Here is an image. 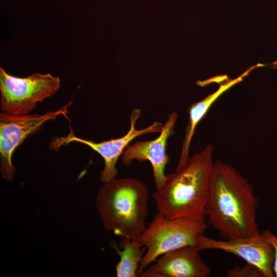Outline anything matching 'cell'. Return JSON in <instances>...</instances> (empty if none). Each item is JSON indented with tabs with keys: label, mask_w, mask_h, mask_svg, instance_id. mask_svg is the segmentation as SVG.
Wrapping results in <instances>:
<instances>
[{
	"label": "cell",
	"mask_w": 277,
	"mask_h": 277,
	"mask_svg": "<svg viewBox=\"0 0 277 277\" xmlns=\"http://www.w3.org/2000/svg\"><path fill=\"white\" fill-rule=\"evenodd\" d=\"M260 67L259 64L252 66L240 76L232 80H227L222 84L214 92L208 95L201 101L194 103L187 109L189 120L185 129V133L182 144L179 161L175 169L178 171L184 167L188 162L189 156L190 144L197 124L207 113L214 102L225 91L233 86L242 81L251 71Z\"/></svg>",
	"instance_id": "cell-11"
},
{
	"label": "cell",
	"mask_w": 277,
	"mask_h": 277,
	"mask_svg": "<svg viewBox=\"0 0 277 277\" xmlns=\"http://www.w3.org/2000/svg\"><path fill=\"white\" fill-rule=\"evenodd\" d=\"M72 102L56 111L44 114L14 115L7 113L0 114L1 171L3 179H12L15 171L12 156L15 149L30 134L38 130L46 122L55 120L60 115L66 117Z\"/></svg>",
	"instance_id": "cell-6"
},
{
	"label": "cell",
	"mask_w": 277,
	"mask_h": 277,
	"mask_svg": "<svg viewBox=\"0 0 277 277\" xmlns=\"http://www.w3.org/2000/svg\"><path fill=\"white\" fill-rule=\"evenodd\" d=\"M142 114L141 110L134 109L131 113L129 130L124 136L117 138L111 139L101 142H95L84 140L74 135L73 131L66 136L56 137L50 143V148L58 150L61 146L72 142H78L85 144L98 153L104 161V166L101 172V181L103 183L115 178L118 173L116 168L117 162L130 143L134 138L148 133L160 132L163 124L157 121L143 129H137L136 124Z\"/></svg>",
	"instance_id": "cell-7"
},
{
	"label": "cell",
	"mask_w": 277,
	"mask_h": 277,
	"mask_svg": "<svg viewBox=\"0 0 277 277\" xmlns=\"http://www.w3.org/2000/svg\"><path fill=\"white\" fill-rule=\"evenodd\" d=\"M199 250L186 246L160 256L142 271L141 277H207L210 268L202 259Z\"/></svg>",
	"instance_id": "cell-10"
},
{
	"label": "cell",
	"mask_w": 277,
	"mask_h": 277,
	"mask_svg": "<svg viewBox=\"0 0 277 277\" xmlns=\"http://www.w3.org/2000/svg\"><path fill=\"white\" fill-rule=\"evenodd\" d=\"M227 277H264L261 271L255 266L246 263L243 266H235L229 269Z\"/></svg>",
	"instance_id": "cell-13"
},
{
	"label": "cell",
	"mask_w": 277,
	"mask_h": 277,
	"mask_svg": "<svg viewBox=\"0 0 277 277\" xmlns=\"http://www.w3.org/2000/svg\"><path fill=\"white\" fill-rule=\"evenodd\" d=\"M122 250L115 247L120 260L116 266L118 277H137L140 263L145 250L136 239L122 238L120 242Z\"/></svg>",
	"instance_id": "cell-12"
},
{
	"label": "cell",
	"mask_w": 277,
	"mask_h": 277,
	"mask_svg": "<svg viewBox=\"0 0 277 277\" xmlns=\"http://www.w3.org/2000/svg\"><path fill=\"white\" fill-rule=\"evenodd\" d=\"M262 234L273 247L274 253L273 271L274 276L277 277V236L270 230L266 229L262 231Z\"/></svg>",
	"instance_id": "cell-14"
},
{
	"label": "cell",
	"mask_w": 277,
	"mask_h": 277,
	"mask_svg": "<svg viewBox=\"0 0 277 277\" xmlns=\"http://www.w3.org/2000/svg\"><path fill=\"white\" fill-rule=\"evenodd\" d=\"M60 86V78L50 73H35L19 77L0 67L1 109L14 115L28 114L38 103L54 94Z\"/></svg>",
	"instance_id": "cell-5"
},
{
	"label": "cell",
	"mask_w": 277,
	"mask_h": 277,
	"mask_svg": "<svg viewBox=\"0 0 277 277\" xmlns=\"http://www.w3.org/2000/svg\"><path fill=\"white\" fill-rule=\"evenodd\" d=\"M201 251L215 249L236 255L256 267L264 277H274V249L262 233L249 238L215 240L203 234L197 247Z\"/></svg>",
	"instance_id": "cell-8"
},
{
	"label": "cell",
	"mask_w": 277,
	"mask_h": 277,
	"mask_svg": "<svg viewBox=\"0 0 277 277\" xmlns=\"http://www.w3.org/2000/svg\"><path fill=\"white\" fill-rule=\"evenodd\" d=\"M213 148L207 145L190 157L186 165L166 175L162 188L151 195L158 213L170 219L205 222L214 162Z\"/></svg>",
	"instance_id": "cell-2"
},
{
	"label": "cell",
	"mask_w": 277,
	"mask_h": 277,
	"mask_svg": "<svg viewBox=\"0 0 277 277\" xmlns=\"http://www.w3.org/2000/svg\"><path fill=\"white\" fill-rule=\"evenodd\" d=\"M272 68L273 69H277V61L271 63Z\"/></svg>",
	"instance_id": "cell-15"
},
{
	"label": "cell",
	"mask_w": 277,
	"mask_h": 277,
	"mask_svg": "<svg viewBox=\"0 0 277 277\" xmlns=\"http://www.w3.org/2000/svg\"><path fill=\"white\" fill-rule=\"evenodd\" d=\"M259 200L252 186L234 167L214 162L205 209L209 224L225 240L249 238L261 232Z\"/></svg>",
	"instance_id": "cell-1"
},
{
	"label": "cell",
	"mask_w": 277,
	"mask_h": 277,
	"mask_svg": "<svg viewBox=\"0 0 277 277\" xmlns=\"http://www.w3.org/2000/svg\"><path fill=\"white\" fill-rule=\"evenodd\" d=\"M177 117V113L172 112L163 124L157 137L153 140L138 141L129 145L122 154V161L125 166L130 165L134 160L150 162L156 190L162 188L166 182L165 169L170 161L166 152L167 141L174 133V128Z\"/></svg>",
	"instance_id": "cell-9"
},
{
	"label": "cell",
	"mask_w": 277,
	"mask_h": 277,
	"mask_svg": "<svg viewBox=\"0 0 277 277\" xmlns=\"http://www.w3.org/2000/svg\"><path fill=\"white\" fill-rule=\"evenodd\" d=\"M148 190L133 177L104 183L97 193L96 205L103 225L121 238L136 239L146 227Z\"/></svg>",
	"instance_id": "cell-3"
},
{
	"label": "cell",
	"mask_w": 277,
	"mask_h": 277,
	"mask_svg": "<svg viewBox=\"0 0 277 277\" xmlns=\"http://www.w3.org/2000/svg\"><path fill=\"white\" fill-rule=\"evenodd\" d=\"M207 227L206 222L185 217L170 219L157 212L137 239L146 250L140 263L138 276L167 252L186 246L197 248Z\"/></svg>",
	"instance_id": "cell-4"
}]
</instances>
